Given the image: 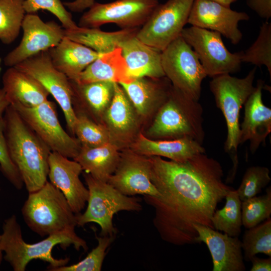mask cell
I'll list each match as a JSON object with an SVG mask.
<instances>
[{
  "label": "cell",
  "instance_id": "cell-1",
  "mask_svg": "<svg viewBox=\"0 0 271 271\" xmlns=\"http://www.w3.org/2000/svg\"><path fill=\"white\" fill-rule=\"evenodd\" d=\"M148 157L151 181L159 194L143 196L154 209V227L170 244L197 243L194 224L214 229L211 218L217 205L233 189L223 182L221 165L205 153L180 162Z\"/></svg>",
  "mask_w": 271,
  "mask_h": 271
},
{
  "label": "cell",
  "instance_id": "cell-2",
  "mask_svg": "<svg viewBox=\"0 0 271 271\" xmlns=\"http://www.w3.org/2000/svg\"><path fill=\"white\" fill-rule=\"evenodd\" d=\"M4 133L12 160L29 193L47 181L50 149L12 105L3 114Z\"/></svg>",
  "mask_w": 271,
  "mask_h": 271
},
{
  "label": "cell",
  "instance_id": "cell-3",
  "mask_svg": "<svg viewBox=\"0 0 271 271\" xmlns=\"http://www.w3.org/2000/svg\"><path fill=\"white\" fill-rule=\"evenodd\" d=\"M1 235V246L5 255L4 257L15 271H24L28 264L33 259L47 262L50 269L66 265L69 258L57 259L52 254L54 246L60 245L63 248L73 245L77 250H87L86 241L78 236L75 227L49 235L45 239L31 244L23 239L21 226L15 215L5 220Z\"/></svg>",
  "mask_w": 271,
  "mask_h": 271
},
{
  "label": "cell",
  "instance_id": "cell-4",
  "mask_svg": "<svg viewBox=\"0 0 271 271\" xmlns=\"http://www.w3.org/2000/svg\"><path fill=\"white\" fill-rule=\"evenodd\" d=\"M256 68L254 67L244 78H239L229 74L212 78L209 83L216 106L221 111L226 121L227 134L224 150L229 154L233 167L226 181L232 182L238 165L237 148L239 145V112L248 97L253 92Z\"/></svg>",
  "mask_w": 271,
  "mask_h": 271
},
{
  "label": "cell",
  "instance_id": "cell-5",
  "mask_svg": "<svg viewBox=\"0 0 271 271\" xmlns=\"http://www.w3.org/2000/svg\"><path fill=\"white\" fill-rule=\"evenodd\" d=\"M203 108L194 100L172 86L170 94L161 106L148 130L156 139H192L202 144L205 138Z\"/></svg>",
  "mask_w": 271,
  "mask_h": 271
},
{
  "label": "cell",
  "instance_id": "cell-6",
  "mask_svg": "<svg viewBox=\"0 0 271 271\" xmlns=\"http://www.w3.org/2000/svg\"><path fill=\"white\" fill-rule=\"evenodd\" d=\"M22 214L28 227L42 237L77 226L76 215L65 196L48 181L39 189L29 193Z\"/></svg>",
  "mask_w": 271,
  "mask_h": 271
},
{
  "label": "cell",
  "instance_id": "cell-7",
  "mask_svg": "<svg viewBox=\"0 0 271 271\" xmlns=\"http://www.w3.org/2000/svg\"><path fill=\"white\" fill-rule=\"evenodd\" d=\"M83 176L89 197L85 212L76 215L77 226L94 222L100 226L101 236H115L113 215L121 211H140L142 209L141 199L125 195L108 182L97 180L88 173L85 172Z\"/></svg>",
  "mask_w": 271,
  "mask_h": 271
},
{
  "label": "cell",
  "instance_id": "cell-8",
  "mask_svg": "<svg viewBox=\"0 0 271 271\" xmlns=\"http://www.w3.org/2000/svg\"><path fill=\"white\" fill-rule=\"evenodd\" d=\"M162 65L172 85L198 101L206 73L192 48L181 35L162 52Z\"/></svg>",
  "mask_w": 271,
  "mask_h": 271
},
{
  "label": "cell",
  "instance_id": "cell-9",
  "mask_svg": "<svg viewBox=\"0 0 271 271\" xmlns=\"http://www.w3.org/2000/svg\"><path fill=\"white\" fill-rule=\"evenodd\" d=\"M51 152L74 159L81 145L76 138L69 134L61 126L55 103L48 99L34 107L16 103L11 104Z\"/></svg>",
  "mask_w": 271,
  "mask_h": 271
},
{
  "label": "cell",
  "instance_id": "cell-10",
  "mask_svg": "<svg viewBox=\"0 0 271 271\" xmlns=\"http://www.w3.org/2000/svg\"><path fill=\"white\" fill-rule=\"evenodd\" d=\"M194 0H167L158 4L137 37L143 43L162 52L181 35L187 23Z\"/></svg>",
  "mask_w": 271,
  "mask_h": 271
},
{
  "label": "cell",
  "instance_id": "cell-11",
  "mask_svg": "<svg viewBox=\"0 0 271 271\" xmlns=\"http://www.w3.org/2000/svg\"><path fill=\"white\" fill-rule=\"evenodd\" d=\"M181 36L197 55L207 76L213 78L240 70L242 51L229 52L219 33L192 26L184 28Z\"/></svg>",
  "mask_w": 271,
  "mask_h": 271
},
{
  "label": "cell",
  "instance_id": "cell-12",
  "mask_svg": "<svg viewBox=\"0 0 271 271\" xmlns=\"http://www.w3.org/2000/svg\"><path fill=\"white\" fill-rule=\"evenodd\" d=\"M159 0H116L95 2L80 17L78 26L98 28L109 23L121 29L141 28L159 4Z\"/></svg>",
  "mask_w": 271,
  "mask_h": 271
},
{
  "label": "cell",
  "instance_id": "cell-13",
  "mask_svg": "<svg viewBox=\"0 0 271 271\" xmlns=\"http://www.w3.org/2000/svg\"><path fill=\"white\" fill-rule=\"evenodd\" d=\"M14 67L35 78L53 96L64 113L68 130L74 135L77 117L72 105L70 81L53 66L48 50L30 57Z\"/></svg>",
  "mask_w": 271,
  "mask_h": 271
},
{
  "label": "cell",
  "instance_id": "cell-14",
  "mask_svg": "<svg viewBox=\"0 0 271 271\" xmlns=\"http://www.w3.org/2000/svg\"><path fill=\"white\" fill-rule=\"evenodd\" d=\"M19 45L4 58V64L13 67L42 52L57 46L65 36V30L55 21L44 22L35 13L26 14Z\"/></svg>",
  "mask_w": 271,
  "mask_h": 271
},
{
  "label": "cell",
  "instance_id": "cell-15",
  "mask_svg": "<svg viewBox=\"0 0 271 271\" xmlns=\"http://www.w3.org/2000/svg\"><path fill=\"white\" fill-rule=\"evenodd\" d=\"M249 19L246 13L233 11L218 3L210 0H194L187 23L217 32L235 45L242 38L238 29L239 22Z\"/></svg>",
  "mask_w": 271,
  "mask_h": 271
},
{
  "label": "cell",
  "instance_id": "cell-16",
  "mask_svg": "<svg viewBox=\"0 0 271 271\" xmlns=\"http://www.w3.org/2000/svg\"><path fill=\"white\" fill-rule=\"evenodd\" d=\"M127 196L159 194L151 179V164L148 157L131 151L120 153L119 162L108 182Z\"/></svg>",
  "mask_w": 271,
  "mask_h": 271
},
{
  "label": "cell",
  "instance_id": "cell-17",
  "mask_svg": "<svg viewBox=\"0 0 271 271\" xmlns=\"http://www.w3.org/2000/svg\"><path fill=\"white\" fill-rule=\"evenodd\" d=\"M69 159L51 152L49 157L48 177L49 182L63 193L72 210L77 215L84 208L89 191L79 178L83 171L81 165Z\"/></svg>",
  "mask_w": 271,
  "mask_h": 271
},
{
  "label": "cell",
  "instance_id": "cell-18",
  "mask_svg": "<svg viewBox=\"0 0 271 271\" xmlns=\"http://www.w3.org/2000/svg\"><path fill=\"white\" fill-rule=\"evenodd\" d=\"M196 243L204 242L212 256L213 271H244L241 241L238 237L222 233L210 227L194 224Z\"/></svg>",
  "mask_w": 271,
  "mask_h": 271
},
{
  "label": "cell",
  "instance_id": "cell-19",
  "mask_svg": "<svg viewBox=\"0 0 271 271\" xmlns=\"http://www.w3.org/2000/svg\"><path fill=\"white\" fill-rule=\"evenodd\" d=\"M264 86V81L258 80L254 91L244 104V118L240 125L239 145L249 141L252 154L271 132V109L262 99Z\"/></svg>",
  "mask_w": 271,
  "mask_h": 271
},
{
  "label": "cell",
  "instance_id": "cell-20",
  "mask_svg": "<svg viewBox=\"0 0 271 271\" xmlns=\"http://www.w3.org/2000/svg\"><path fill=\"white\" fill-rule=\"evenodd\" d=\"M102 117L112 142L119 148L136 133L138 124L134 108L118 83H115L112 99Z\"/></svg>",
  "mask_w": 271,
  "mask_h": 271
},
{
  "label": "cell",
  "instance_id": "cell-21",
  "mask_svg": "<svg viewBox=\"0 0 271 271\" xmlns=\"http://www.w3.org/2000/svg\"><path fill=\"white\" fill-rule=\"evenodd\" d=\"M136 112L142 116L159 109L167 99L172 84L166 76L160 78L140 77L128 83H118Z\"/></svg>",
  "mask_w": 271,
  "mask_h": 271
},
{
  "label": "cell",
  "instance_id": "cell-22",
  "mask_svg": "<svg viewBox=\"0 0 271 271\" xmlns=\"http://www.w3.org/2000/svg\"><path fill=\"white\" fill-rule=\"evenodd\" d=\"M120 48L130 81L144 77L160 78L165 76L161 51L143 43L137 36L127 40Z\"/></svg>",
  "mask_w": 271,
  "mask_h": 271
},
{
  "label": "cell",
  "instance_id": "cell-23",
  "mask_svg": "<svg viewBox=\"0 0 271 271\" xmlns=\"http://www.w3.org/2000/svg\"><path fill=\"white\" fill-rule=\"evenodd\" d=\"M2 82L10 104L18 103L26 107H34L47 100L50 95L38 80L14 66L4 72Z\"/></svg>",
  "mask_w": 271,
  "mask_h": 271
},
{
  "label": "cell",
  "instance_id": "cell-24",
  "mask_svg": "<svg viewBox=\"0 0 271 271\" xmlns=\"http://www.w3.org/2000/svg\"><path fill=\"white\" fill-rule=\"evenodd\" d=\"M48 52L53 66L72 80L102 55L66 36Z\"/></svg>",
  "mask_w": 271,
  "mask_h": 271
},
{
  "label": "cell",
  "instance_id": "cell-25",
  "mask_svg": "<svg viewBox=\"0 0 271 271\" xmlns=\"http://www.w3.org/2000/svg\"><path fill=\"white\" fill-rule=\"evenodd\" d=\"M131 151L146 156L163 157L174 161H183L193 156L205 153L202 144L189 138L152 140L140 133L131 145Z\"/></svg>",
  "mask_w": 271,
  "mask_h": 271
},
{
  "label": "cell",
  "instance_id": "cell-26",
  "mask_svg": "<svg viewBox=\"0 0 271 271\" xmlns=\"http://www.w3.org/2000/svg\"><path fill=\"white\" fill-rule=\"evenodd\" d=\"M120 156L119 147L110 142L95 147L81 146L79 153L73 160L93 178L107 182L116 168Z\"/></svg>",
  "mask_w": 271,
  "mask_h": 271
},
{
  "label": "cell",
  "instance_id": "cell-27",
  "mask_svg": "<svg viewBox=\"0 0 271 271\" xmlns=\"http://www.w3.org/2000/svg\"><path fill=\"white\" fill-rule=\"evenodd\" d=\"M73 81L79 84L98 81L117 83L131 81L127 76L126 64L120 47L102 54Z\"/></svg>",
  "mask_w": 271,
  "mask_h": 271
},
{
  "label": "cell",
  "instance_id": "cell-28",
  "mask_svg": "<svg viewBox=\"0 0 271 271\" xmlns=\"http://www.w3.org/2000/svg\"><path fill=\"white\" fill-rule=\"evenodd\" d=\"M72 88V101L78 103L88 114L95 117H101L109 105L112 99L115 83L109 81H98L79 84L70 80Z\"/></svg>",
  "mask_w": 271,
  "mask_h": 271
},
{
  "label": "cell",
  "instance_id": "cell-29",
  "mask_svg": "<svg viewBox=\"0 0 271 271\" xmlns=\"http://www.w3.org/2000/svg\"><path fill=\"white\" fill-rule=\"evenodd\" d=\"M140 28L105 32L99 28H88L78 26L74 29L65 30L66 37L103 54L120 48L125 41L137 36Z\"/></svg>",
  "mask_w": 271,
  "mask_h": 271
},
{
  "label": "cell",
  "instance_id": "cell-30",
  "mask_svg": "<svg viewBox=\"0 0 271 271\" xmlns=\"http://www.w3.org/2000/svg\"><path fill=\"white\" fill-rule=\"evenodd\" d=\"M226 203L221 209L216 210L212 218L213 227L229 236L238 237L242 225L241 201L236 190H229L225 197Z\"/></svg>",
  "mask_w": 271,
  "mask_h": 271
},
{
  "label": "cell",
  "instance_id": "cell-31",
  "mask_svg": "<svg viewBox=\"0 0 271 271\" xmlns=\"http://www.w3.org/2000/svg\"><path fill=\"white\" fill-rule=\"evenodd\" d=\"M25 0H0V40L13 43L19 35L26 15Z\"/></svg>",
  "mask_w": 271,
  "mask_h": 271
},
{
  "label": "cell",
  "instance_id": "cell-32",
  "mask_svg": "<svg viewBox=\"0 0 271 271\" xmlns=\"http://www.w3.org/2000/svg\"><path fill=\"white\" fill-rule=\"evenodd\" d=\"M244 259L249 261L256 254L271 257V219L246 230L241 241Z\"/></svg>",
  "mask_w": 271,
  "mask_h": 271
},
{
  "label": "cell",
  "instance_id": "cell-33",
  "mask_svg": "<svg viewBox=\"0 0 271 271\" xmlns=\"http://www.w3.org/2000/svg\"><path fill=\"white\" fill-rule=\"evenodd\" d=\"M76 115L74 135L81 146L95 147L112 142L105 125L98 123L83 113L77 112Z\"/></svg>",
  "mask_w": 271,
  "mask_h": 271
},
{
  "label": "cell",
  "instance_id": "cell-34",
  "mask_svg": "<svg viewBox=\"0 0 271 271\" xmlns=\"http://www.w3.org/2000/svg\"><path fill=\"white\" fill-rule=\"evenodd\" d=\"M242 62L266 67L271 77V23L266 21L260 27L257 39L245 51H242Z\"/></svg>",
  "mask_w": 271,
  "mask_h": 271
},
{
  "label": "cell",
  "instance_id": "cell-35",
  "mask_svg": "<svg viewBox=\"0 0 271 271\" xmlns=\"http://www.w3.org/2000/svg\"><path fill=\"white\" fill-rule=\"evenodd\" d=\"M271 214V188L262 196H254L241 201L242 225L248 229L270 217Z\"/></svg>",
  "mask_w": 271,
  "mask_h": 271
},
{
  "label": "cell",
  "instance_id": "cell-36",
  "mask_svg": "<svg viewBox=\"0 0 271 271\" xmlns=\"http://www.w3.org/2000/svg\"><path fill=\"white\" fill-rule=\"evenodd\" d=\"M115 236H96L97 245L81 261L70 265H65L50 269V271H100L106 254V250Z\"/></svg>",
  "mask_w": 271,
  "mask_h": 271
},
{
  "label": "cell",
  "instance_id": "cell-37",
  "mask_svg": "<svg viewBox=\"0 0 271 271\" xmlns=\"http://www.w3.org/2000/svg\"><path fill=\"white\" fill-rule=\"evenodd\" d=\"M270 180L269 170L267 168L257 166L247 168L236 190L241 201L255 196Z\"/></svg>",
  "mask_w": 271,
  "mask_h": 271
},
{
  "label": "cell",
  "instance_id": "cell-38",
  "mask_svg": "<svg viewBox=\"0 0 271 271\" xmlns=\"http://www.w3.org/2000/svg\"><path fill=\"white\" fill-rule=\"evenodd\" d=\"M24 7L26 14L35 13L40 10L49 11L57 17L65 30L78 27L61 0H25Z\"/></svg>",
  "mask_w": 271,
  "mask_h": 271
},
{
  "label": "cell",
  "instance_id": "cell-39",
  "mask_svg": "<svg viewBox=\"0 0 271 271\" xmlns=\"http://www.w3.org/2000/svg\"><path fill=\"white\" fill-rule=\"evenodd\" d=\"M4 113H0V171L4 176L18 190L23 186L21 176L10 157L4 133Z\"/></svg>",
  "mask_w": 271,
  "mask_h": 271
},
{
  "label": "cell",
  "instance_id": "cell-40",
  "mask_svg": "<svg viewBox=\"0 0 271 271\" xmlns=\"http://www.w3.org/2000/svg\"><path fill=\"white\" fill-rule=\"evenodd\" d=\"M248 7L266 21L271 17V0H246Z\"/></svg>",
  "mask_w": 271,
  "mask_h": 271
},
{
  "label": "cell",
  "instance_id": "cell-41",
  "mask_svg": "<svg viewBox=\"0 0 271 271\" xmlns=\"http://www.w3.org/2000/svg\"><path fill=\"white\" fill-rule=\"evenodd\" d=\"M95 3V0H74L63 2L65 7L73 12H82L89 9Z\"/></svg>",
  "mask_w": 271,
  "mask_h": 271
},
{
  "label": "cell",
  "instance_id": "cell-42",
  "mask_svg": "<svg viewBox=\"0 0 271 271\" xmlns=\"http://www.w3.org/2000/svg\"><path fill=\"white\" fill-rule=\"evenodd\" d=\"M252 263L250 271L271 270V257L261 258L253 256L250 260Z\"/></svg>",
  "mask_w": 271,
  "mask_h": 271
},
{
  "label": "cell",
  "instance_id": "cell-43",
  "mask_svg": "<svg viewBox=\"0 0 271 271\" xmlns=\"http://www.w3.org/2000/svg\"><path fill=\"white\" fill-rule=\"evenodd\" d=\"M10 105L4 89L0 88V113H4L6 109Z\"/></svg>",
  "mask_w": 271,
  "mask_h": 271
},
{
  "label": "cell",
  "instance_id": "cell-44",
  "mask_svg": "<svg viewBox=\"0 0 271 271\" xmlns=\"http://www.w3.org/2000/svg\"><path fill=\"white\" fill-rule=\"evenodd\" d=\"M218 3L225 7H230L231 4L234 3L237 0H210Z\"/></svg>",
  "mask_w": 271,
  "mask_h": 271
},
{
  "label": "cell",
  "instance_id": "cell-45",
  "mask_svg": "<svg viewBox=\"0 0 271 271\" xmlns=\"http://www.w3.org/2000/svg\"><path fill=\"white\" fill-rule=\"evenodd\" d=\"M1 235H0V265L1 264L2 259H3V252L1 246Z\"/></svg>",
  "mask_w": 271,
  "mask_h": 271
},
{
  "label": "cell",
  "instance_id": "cell-46",
  "mask_svg": "<svg viewBox=\"0 0 271 271\" xmlns=\"http://www.w3.org/2000/svg\"><path fill=\"white\" fill-rule=\"evenodd\" d=\"M0 191H1V188H0Z\"/></svg>",
  "mask_w": 271,
  "mask_h": 271
}]
</instances>
